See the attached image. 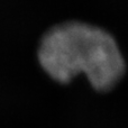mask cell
<instances>
[{
    "label": "cell",
    "mask_w": 128,
    "mask_h": 128,
    "mask_svg": "<svg viewBox=\"0 0 128 128\" xmlns=\"http://www.w3.org/2000/svg\"><path fill=\"white\" fill-rule=\"evenodd\" d=\"M38 60L55 81L68 83L83 73L100 91L111 89L125 72V61L112 36L80 22H66L50 29L40 40Z\"/></svg>",
    "instance_id": "1"
}]
</instances>
